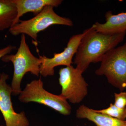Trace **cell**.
Masks as SVG:
<instances>
[{
    "label": "cell",
    "instance_id": "cell-9",
    "mask_svg": "<svg viewBox=\"0 0 126 126\" xmlns=\"http://www.w3.org/2000/svg\"><path fill=\"white\" fill-rule=\"evenodd\" d=\"M12 1L15 5L17 12L16 18L13 25L14 26L19 23L20 20V18L25 14L28 12H32L36 16L40 13L44 8L47 6H51L54 7H58L63 0H12Z\"/></svg>",
    "mask_w": 126,
    "mask_h": 126
},
{
    "label": "cell",
    "instance_id": "cell-17",
    "mask_svg": "<svg viewBox=\"0 0 126 126\" xmlns=\"http://www.w3.org/2000/svg\"></svg>",
    "mask_w": 126,
    "mask_h": 126
},
{
    "label": "cell",
    "instance_id": "cell-15",
    "mask_svg": "<svg viewBox=\"0 0 126 126\" xmlns=\"http://www.w3.org/2000/svg\"><path fill=\"white\" fill-rule=\"evenodd\" d=\"M16 47L15 46L10 45L7 46L4 48L0 49V59H1L2 57L5 55L10 53L13 50L16 49ZM1 74L0 72V77Z\"/></svg>",
    "mask_w": 126,
    "mask_h": 126
},
{
    "label": "cell",
    "instance_id": "cell-16",
    "mask_svg": "<svg viewBox=\"0 0 126 126\" xmlns=\"http://www.w3.org/2000/svg\"><path fill=\"white\" fill-rule=\"evenodd\" d=\"M2 126V125H1V126Z\"/></svg>",
    "mask_w": 126,
    "mask_h": 126
},
{
    "label": "cell",
    "instance_id": "cell-7",
    "mask_svg": "<svg viewBox=\"0 0 126 126\" xmlns=\"http://www.w3.org/2000/svg\"><path fill=\"white\" fill-rule=\"evenodd\" d=\"M84 34L85 32L84 31L82 33L73 35L63 51L59 53H55L53 58L39 55L41 61L40 74L44 77L53 76L54 74V68L55 67L60 65L71 66L73 63L72 61L73 57L77 53L80 41Z\"/></svg>",
    "mask_w": 126,
    "mask_h": 126
},
{
    "label": "cell",
    "instance_id": "cell-14",
    "mask_svg": "<svg viewBox=\"0 0 126 126\" xmlns=\"http://www.w3.org/2000/svg\"><path fill=\"white\" fill-rule=\"evenodd\" d=\"M115 102L113 104L115 106L120 108H123L126 107V92H121L119 93H115Z\"/></svg>",
    "mask_w": 126,
    "mask_h": 126
},
{
    "label": "cell",
    "instance_id": "cell-11",
    "mask_svg": "<svg viewBox=\"0 0 126 126\" xmlns=\"http://www.w3.org/2000/svg\"><path fill=\"white\" fill-rule=\"evenodd\" d=\"M106 23L96 22L93 25L96 31L105 33L115 34L126 32V12L113 15L111 11L106 12Z\"/></svg>",
    "mask_w": 126,
    "mask_h": 126
},
{
    "label": "cell",
    "instance_id": "cell-4",
    "mask_svg": "<svg viewBox=\"0 0 126 126\" xmlns=\"http://www.w3.org/2000/svg\"><path fill=\"white\" fill-rule=\"evenodd\" d=\"M19 100L23 103L35 102L43 104L62 115H68L71 112V107L61 94L56 95L49 92L44 88L40 79L27 83L19 94Z\"/></svg>",
    "mask_w": 126,
    "mask_h": 126
},
{
    "label": "cell",
    "instance_id": "cell-12",
    "mask_svg": "<svg viewBox=\"0 0 126 126\" xmlns=\"http://www.w3.org/2000/svg\"><path fill=\"white\" fill-rule=\"evenodd\" d=\"M17 14V9L12 0H0V31L10 29Z\"/></svg>",
    "mask_w": 126,
    "mask_h": 126
},
{
    "label": "cell",
    "instance_id": "cell-2",
    "mask_svg": "<svg viewBox=\"0 0 126 126\" xmlns=\"http://www.w3.org/2000/svg\"><path fill=\"white\" fill-rule=\"evenodd\" d=\"M1 60L6 63L11 62L14 65V74L10 86L14 95H19L22 90L21 83L26 73L30 72L37 77L40 74V59L32 53L24 34L21 35L20 45L16 53L6 55Z\"/></svg>",
    "mask_w": 126,
    "mask_h": 126
},
{
    "label": "cell",
    "instance_id": "cell-10",
    "mask_svg": "<svg viewBox=\"0 0 126 126\" xmlns=\"http://www.w3.org/2000/svg\"><path fill=\"white\" fill-rule=\"evenodd\" d=\"M76 116L79 118L87 119L94 123L97 126H126V121L119 120L98 112L84 105L77 109Z\"/></svg>",
    "mask_w": 126,
    "mask_h": 126
},
{
    "label": "cell",
    "instance_id": "cell-1",
    "mask_svg": "<svg viewBox=\"0 0 126 126\" xmlns=\"http://www.w3.org/2000/svg\"><path fill=\"white\" fill-rule=\"evenodd\" d=\"M84 31L74 63L82 73L91 63L101 62L108 52L123 41L126 34V32L115 34L98 32L93 26Z\"/></svg>",
    "mask_w": 126,
    "mask_h": 126
},
{
    "label": "cell",
    "instance_id": "cell-5",
    "mask_svg": "<svg viewBox=\"0 0 126 126\" xmlns=\"http://www.w3.org/2000/svg\"><path fill=\"white\" fill-rule=\"evenodd\" d=\"M95 73L106 76L109 83L121 91L126 88V41L106 54Z\"/></svg>",
    "mask_w": 126,
    "mask_h": 126
},
{
    "label": "cell",
    "instance_id": "cell-8",
    "mask_svg": "<svg viewBox=\"0 0 126 126\" xmlns=\"http://www.w3.org/2000/svg\"><path fill=\"white\" fill-rule=\"evenodd\" d=\"M9 75L3 73L0 77V111L6 126H30V123L24 111L16 113L13 108L11 96L12 90L7 83Z\"/></svg>",
    "mask_w": 126,
    "mask_h": 126
},
{
    "label": "cell",
    "instance_id": "cell-3",
    "mask_svg": "<svg viewBox=\"0 0 126 126\" xmlns=\"http://www.w3.org/2000/svg\"><path fill=\"white\" fill-rule=\"evenodd\" d=\"M54 7L45 6L40 13L33 18L26 20H20L9 29V32L14 36L20 34H26L33 40L37 41L38 34L54 25L67 26L73 25V21L68 18L63 17L55 12Z\"/></svg>",
    "mask_w": 126,
    "mask_h": 126
},
{
    "label": "cell",
    "instance_id": "cell-13",
    "mask_svg": "<svg viewBox=\"0 0 126 126\" xmlns=\"http://www.w3.org/2000/svg\"><path fill=\"white\" fill-rule=\"evenodd\" d=\"M98 112L106 114L116 119L126 121V107L120 108L115 106L113 104H110L108 108L101 110H96Z\"/></svg>",
    "mask_w": 126,
    "mask_h": 126
},
{
    "label": "cell",
    "instance_id": "cell-6",
    "mask_svg": "<svg viewBox=\"0 0 126 126\" xmlns=\"http://www.w3.org/2000/svg\"><path fill=\"white\" fill-rule=\"evenodd\" d=\"M82 73L72 65L61 68L59 71L61 95L71 103L81 102L88 93V83Z\"/></svg>",
    "mask_w": 126,
    "mask_h": 126
}]
</instances>
